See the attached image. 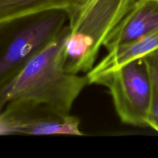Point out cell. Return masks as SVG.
<instances>
[{"mask_svg":"<svg viewBox=\"0 0 158 158\" xmlns=\"http://www.w3.org/2000/svg\"><path fill=\"white\" fill-rule=\"evenodd\" d=\"M67 31L66 26L0 89V112L6 106H13L69 114L89 83L86 75L73 73L65 68L63 50Z\"/></svg>","mask_w":158,"mask_h":158,"instance_id":"cell-1","label":"cell"},{"mask_svg":"<svg viewBox=\"0 0 158 158\" xmlns=\"http://www.w3.org/2000/svg\"><path fill=\"white\" fill-rule=\"evenodd\" d=\"M135 0H88L68 19L64 44L65 68L89 72L105 40L120 23Z\"/></svg>","mask_w":158,"mask_h":158,"instance_id":"cell-2","label":"cell"},{"mask_svg":"<svg viewBox=\"0 0 158 158\" xmlns=\"http://www.w3.org/2000/svg\"><path fill=\"white\" fill-rule=\"evenodd\" d=\"M67 24L66 11L48 10L0 25V89Z\"/></svg>","mask_w":158,"mask_h":158,"instance_id":"cell-3","label":"cell"},{"mask_svg":"<svg viewBox=\"0 0 158 158\" xmlns=\"http://www.w3.org/2000/svg\"><path fill=\"white\" fill-rule=\"evenodd\" d=\"M90 84L100 85L108 89L121 122L139 127H148L151 85L143 58L98 76L91 80Z\"/></svg>","mask_w":158,"mask_h":158,"instance_id":"cell-4","label":"cell"},{"mask_svg":"<svg viewBox=\"0 0 158 158\" xmlns=\"http://www.w3.org/2000/svg\"><path fill=\"white\" fill-rule=\"evenodd\" d=\"M14 123L15 134L27 135H84L80 119L69 114L54 112L41 107L6 106Z\"/></svg>","mask_w":158,"mask_h":158,"instance_id":"cell-5","label":"cell"},{"mask_svg":"<svg viewBox=\"0 0 158 158\" xmlns=\"http://www.w3.org/2000/svg\"><path fill=\"white\" fill-rule=\"evenodd\" d=\"M158 32V0H135L103 43L108 50Z\"/></svg>","mask_w":158,"mask_h":158,"instance_id":"cell-6","label":"cell"},{"mask_svg":"<svg viewBox=\"0 0 158 158\" xmlns=\"http://www.w3.org/2000/svg\"><path fill=\"white\" fill-rule=\"evenodd\" d=\"M158 49V32L120 45L108 50L103 56L86 75L89 83L98 76L123 67L135 60L143 58Z\"/></svg>","mask_w":158,"mask_h":158,"instance_id":"cell-7","label":"cell"},{"mask_svg":"<svg viewBox=\"0 0 158 158\" xmlns=\"http://www.w3.org/2000/svg\"><path fill=\"white\" fill-rule=\"evenodd\" d=\"M88 0H0V25L30 14L48 10L66 11L69 16Z\"/></svg>","mask_w":158,"mask_h":158,"instance_id":"cell-8","label":"cell"},{"mask_svg":"<svg viewBox=\"0 0 158 158\" xmlns=\"http://www.w3.org/2000/svg\"><path fill=\"white\" fill-rule=\"evenodd\" d=\"M150 77L151 97L148 114V127L158 133V49L143 57Z\"/></svg>","mask_w":158,"mask_h":158,"instance_id":"cell-9","label":"cell"},{"mask_svg":"<svg viewBox=\"0 0 158 158\" xmlns=\"http://www.w3.org/2000/svg\"><path fill=\"white\" fill-rule=\"evenodd\" d=\"M15 134L14 123L9 113L2 110L0 112V136Z\"/></svg>","mask_w":158,"mask_h":158,"instance_id":"cell-10","label":"cell"}]
</instances>
